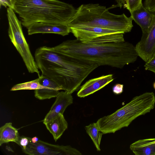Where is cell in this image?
Listing matches in <instances>:
<instances>
[{"mask_svg":"<svg viewBox=\"0 0 155 155\" xmlns=\"http://www.w3.org/2000/svg\"><path fill=\"white\" fill-rule=\"evenodd\" d=\"M123 7L126 8L130 13L139 8L143 5L142 0H123Z\"/></svg>","mask_w":155,"mask_h":155,"instance_id":"20","label":"cell"},{"mask_svg":"<svg viewBox=\"0 0 155 155\" xmlns=\"http://www.w3.org/2000/svg\"><path fill=\"white\" fill-rule=\"evenodd\" d=\"M47 129L52 134L55 141L67 129L68 124L63 114H59L50 121L45 124Z\"/></svg>","mask_w":155,"mask_h":155,"instance_id":"15","label":"cell"},{"mask_svg":"<svg viewBox=\"0 0 155 155\" xmlns=\"http://www.w3.org/2000/svg\"><path fill=\"white\" fill-rule=\"evenodd\" d=\"M20 136L18 130L12 126V123H7L0 128V146L10 142L18 144Z\"/></svg>","mask_w":155,"mask_h":155,"instance_id":"17","label":"cell"},{"mask_svg":"<svg viewBox=\"0 0 155 155\" xmlns=\"http://www.w3.org/2000/svg\"><path fill=\"white\" fill-rule=\"evenodd\" d=\"M24 152L29 155H81L78 150L70 145L50 144L41 140L36 143L29 142Z\"/></svg>","mask_w":155,"mask_h":155,"instance_id":"8","label":"cell"},{"mask_svg":"<svg viewBox=\"0 0 155 155\" xmlns=\"http://www.w3.org/2000/svg\"><path fill=\"white\" fill-rule=\"evenodd\" d=\"M39 138L36 137H34L31 138V141L30 142H31L32 143H36L39 140Z\"/></svg>","mask_w":155,"mask_h":155,"instance_id":"27","label":"cell"},{"mask_svg":"<svg viewBox=\"0 0 155 155\" xmlns=\"http://www.w3.org/2000/svg\"><path fill=\"white\" fill-rule=\"evenodd\" d=\"M31 140L30 137L20 136L18 145L21 147L22 150L26 149Z\"/></svg>","mask_w":155,"mask_h":155,"instance_id":"22","label":"cell"},{"mask_svg":"<svg viewBox=\"0 0 155 155\" xmlns=\"http://www.w3.org/2000/svg\"><path fill=\"white\" fill-rule=\"evenodd\" d=\"M70 32L82 42L101 44L125 41L124 33L117 31L92 27H69Z\"/></svg>","mask_w":155,"mask_h":155,"instance_id":"7","label":"cell"},{"mask_svg":"<svg viewBox=\"0 0 155 155\" xmlns=\"http://www.w3.org/2000/svg\"><path fill=\"white\" fill-rule=\"evenodd\" d=\"M151 143L155 144V138H153V140L151 141Z\"/></svg>","mask_w":155,"mask_h":155,"instance_id":"28","label":"cell"},{"mask_svg":"<svg viewBox=\"0 0 155 155\" xmlns=\"http://www.w3.org/2000/svg\"><path fill=\"white\" fill-rule=\"evenodd\" d=\"M38 78L40 83L44 86L43 88L35 90V96L39 100L56 97L59 91L62 90L54 81L42 74Z\"/></svg>","mask_w":155,"mask_h":155,"instance_id":"13","label":"cell"},{"mask_svg":"<svg viewBox=\"0 0 155 155\" xmlns=\"http://www.w3.org/2000/svg\"><path fill=\"white\" fill-rule=\"evenodd\" d=\"M153 58H155V55H154V57H153Z\"/></svg>","mask_w":155,"mask_h":155,"instance_id":"30","label":"cell"},{"mask_svg":"<svg viewBox=\"0 0 155 155\" xmlns=\"http://www.w3.org/2000/svg\"><path fill=\"white\" fill-rule=\"evenodd\" d=\"M135 47L139 56L146 62L153 58L155 54V20L148 32L143 34Z\"/></svg>","mask_w":155,"mask_h":155,"instance_id":"9","label":"cell"},{"mask_svg":"<svg viewBox=\"0 0 155 155\" xmlns=\"http://www.w3.org/2000/svg\"><path fill=\"white\" fill-rule=\"evenodd\" d=\"M27 28L29 35L38 33H53L65 36L70 32L68 25L64 24L37 22L31 24Z\"/></svg>","mask_w":155,"mask_h":155,"instance_id":"10","label":"cell"},{"mask_svg":"<svg viewBox=\"0 0 155 155\" xmlns=\"http://www.w3.org/2000/svg\"><path fill=\"white\" fill-rule=\"evenodd\" d=\"M153 139L138 140L130 145V149L136 155H155V144L151 142Z\"/></svg>","mask_w":155,"mask_h":155,"instance_id":"16","label":"cell"},{"mask_svg":"<svg viewBox=\"0 0 155 155\" xmlns=\"http://www.w3.org/2000/svg\"><path fill=\"white\" fill-rule=\"evenodd\" d=\"M64 55L83 62L122 68L134 63L139 56L135 47L125 41L90 44L77 39L68 40L52 47Z\"/></svg>","mask_w":155,"mask_h":155,"instance_id":"1","label":"cell"},{"mask_svg":"<svg viewBox=\"0 0 155 155\" xmlns=\"http://www.w3.org/2000/svg\"><path fill=\"white\" fill-rule=\"evenodd\" d=\"M153 92H146L134 97L129 103L114 113L104 116L96 122L104 134L114 133L127 127L137 117L150 112L155 107Z\"/></svg>","mask_w":155,"mask_h":155,"instance_id":"5","label":"cell"},{"mask_svg":"<svg viewBox=\"0 0 155 155\" xmlns=\"http://www.w3.org/2000/svg\"><path fill=\"white\" fill-rule=\"evenodd\" d=\"M124 85L122 84H117L113 87L112 91L113 92L116 94H119L123 91Z\"/></svg>","mask_w":155,"mask_h":155,"instance_id":"25","label":"cell"},{"mask_svg":"<svg viewBox=\"0 0 155 155\" xmlns=\"http://www.w3.org/2000/svg\"><path fill=\"white\" fill-rule=\"evenodd\" d=\"M143 5L147 10L155 15V0H145Z\"/></svg>","mask_w":155,"mask_h":155,"instance_id":"21","label":"cell"},{"mask_svg":"<svg viewBox=\"0 0 155 155\" xmlns=\"http://www.w3.org/2000/svg\"><path fill=\"white\" fill-rule=\"evenodd\" d=\"M118 6L121 8L123 6L124 1L123 0H115Z\"/></svg>","mask_w":155,"mask_h":155,"instance_id":"26","label":"cell"},{"mask_svg":"<svg viewBox=\"0 0 155 155\" xmlns=\"http://www.w3.org/2000/svg\"><path fill=\"white\" fill-rule=\"evenodd\" d=\"M130 14L133 20L141 28L143 34L148 32L155 20V15L149 11L143 5Z\"/></svg>","mask_w":155,"mask_h":155,"instance_id":"14","label":"cell"},{"mask_svg":"<svg viewBox=\"0 0 155 155\" xmlns=\"http://www.w3.org/2000/svg\"><path fill=\"white\" fill-rule=\"evenodd\" d=\"M8 22V35L11 41L22 57L28 71L41 75L38 68L24 35L21 22L19 20L14 10L7 9Z\"/></svg>","mask_w":155,"mask_h":155,"instance_id":"6","label":"cell"},{"mask_svg":"<svg viewBox=\"0 0 155 155\" xmlns=\"http://www.w3.org/2000/svg\"><path fill=\"white\" fill-rule=\"evenodd\" d=\"M153 87L154 89H155V82L153 83Z\"/></svg>","mask_w":155,"mask_h":155,"instance_id":"29","label":"cell"},{"mask_svg":"<svg viewBox=\"0 0 155 155\" xmlns=\"http://www.w3.org/2000/svg\"><path fill=\"white\" fill-rule=\"evenodd\" d=\"M71 94L65 91L60 92L51 109L46 115L44 120L45 124L50 121L59 114H63L67 107L73 103Z\"/></svg>","mask_w":155,"mask_h":155,"instance_id":"11","label":"cell"},{"mask_svg":"<svg viewBox=\"0 0 155 155\" xmlns=\"http://www.w3.org/2000/svg\"><path fill=\"white\" fill-rule=\"evenodd\" d=\"M68 24L69 27H92L129 32L133 25V19L124 13L117 15L110 12L98 4H82Z\"/></svg>","mask_w":155,"mask_h":155,"instance_id":"4","label":"cell"},{"mask_svg":"<svg viewBox=\"0 0 155 155\" xmlns=\"http://www.w3.org/2000/svg\"><path fill=\"white\" fill-rule=\"evenodd\" d=\"M144 67L145 70L150 71L155 73V58L146 62Z\"/></svg>","mask_w":155,"mask_h":155,"instance_id":"23","label":"cell"},{"mask_svg":"<svg viewBox=\"0 0 155 155\" xmlns=\"http://www.w3.org/2000/svg\"><path fill=\"white\" fill-rule=\"evenodd\" d=\"M35 57L41 74L71 94L76 91L88 76L99 66L69 58L47 46L38 48Z\"/></svg>","mask_w":155,"mask_h":155,"instance_id":"2","label":"cell"},{"mask_svg":"<svg viewBox=\"0 0 155 155\" xmlns=\"http://www.w3.org/2000/svg\"><path fill=\"white\" fill-rule=\"evenodd\" d=\"M13 10L26 28L40 22L68 25L76 11L72 5L58 0H16Z\"/></svg>","mask_w":155,"mask_h":155,"instance_id":"3","label":"cell"},{"mask_svg":"<svg viewBox=\"0 0 155 155\" xmlns=\"http://www.w3.org/2000/svg\"><path fill=\"white\" fill-rule=\"evenodd\" d=\"M16 0H0V6L7 7L13 9Z\"/></svg>","mask_w":155,"mask_h":155,"instance_id":"24","label":"cell"},{"mask_svg":"<svg viewBox=\"0 0 155 155\" xmlns=\"http://www.w3.org/2000/svg\"><path fill=\"white\" fill-rule=\"evenodd\" d=\"M85 129L91 139L97 151H100L101 139L104 134L99 129L96 123H93L86 126Z\"/></svg>","mask_w":155,"mask_h":155,"instance_id":"18","label":"cell"},{"mask_svg":"<svg viewBox=\"0 0 155 155\" xmlns=\"http://www.w3.org/2000/svg\"><path fill=\"white\" fill-rule=\"evenodd\" d=\"M44 86L40 84L39 78L34 80L25 83L16 84L12 87L11 91L20 90H32L43 88Z\"/></svg>","mask_w":155,"mask_h":155,"instance_id":"19","label":"cell"},{"mask_svg":"<svg viewBox=\"0 0 155 155\" xmlns=\"http://www.w3.org/2000/svg\"><path fill=\"white\" fill-rule=\"evenodd\" d=\"M114 80L112 74L91 79L81 86L77 94L80 97H84L103 88Z\"/></svg>","mask_w":155,"mask_h":155,"instance_id":"12","label":"cell"}]
</instances>
